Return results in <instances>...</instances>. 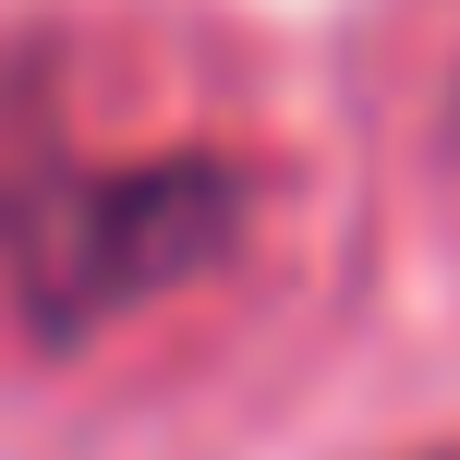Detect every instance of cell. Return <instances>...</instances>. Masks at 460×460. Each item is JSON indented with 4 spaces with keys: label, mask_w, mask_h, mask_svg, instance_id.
<instances>
[{
    "label": "cell",
    "mask_w": 460,
    "mask_h": 460,
    "mask_svg": "<svg viewBox=\"0 0 460 460\" xmlns=\"http://www.w3.org/2000/svg\"><path fill=\"white\" fill-rule=\"evenodd\" d=\"M243 230V182L218 158H85L0 121V267L37 340H97L110 315L207 279Z\"/></svg>",
    "instance_id": "obj_1"
}]
</instances>
